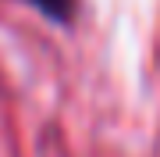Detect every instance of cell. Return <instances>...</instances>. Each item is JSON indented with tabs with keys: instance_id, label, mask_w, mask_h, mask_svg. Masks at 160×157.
<instances>
[{
	"instance_id": "1",
	"label": "cell",
	"mask_w": 160,
	"mask_h": 157,
	"mask_svg": "<svg viewBox=\"0 0 160 157\" xmlns=\"http://www.w3.org/2000/svg\"><path fill=\"white\" fill-rule=\"evenodd\" d=\"M22 4L36 7L53 25H71V18H75V0H22Z\"/></svg>"
}]
</instances>
